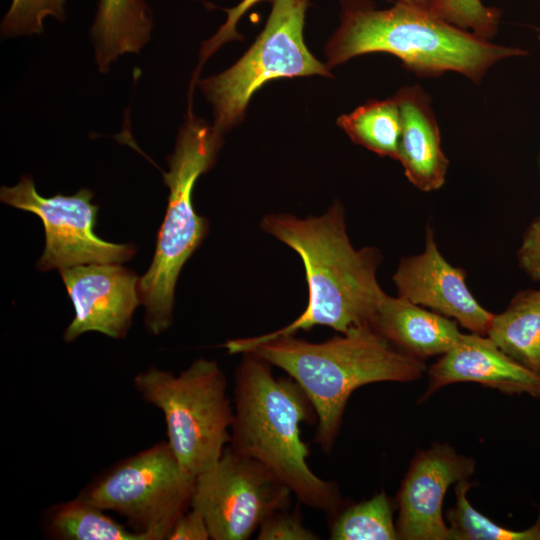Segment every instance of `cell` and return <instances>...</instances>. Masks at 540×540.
<instances>
[{
    "label": "cell",
    "mask_w": 540,
    "mask_h": 540,
    "mask_svg": "<svg viewBox=\"0 0 540 540\" xmlns=\"http://www.w3.org/2000/svg\"><path fill=\"white\" fill-rule=\"evenodd\" d=\"M394 98L400 109L398 161L406 178L424 192L440 189L449 167L430 95L418 84L403 86Z\"/></svg>",
    "instance_id": "obj_15"
},
{
    "label": "cell",
    "mask_w": 540,
    "mask_h": 540,
    "mask_svg": "<svg viewBox=\"0 0 540 540\" xmlns=\"http://www.w3.org/2000/svg\"><path fill=\"white\" fill-rule=\"evenodd\" d=\"M392 280L398 296L486 336L493 313L483 308L469 290L465 270L443 257L431 227L426 230L424 251L401 258Z\"/></svg>",
    "instance_id": "obj_13"
},
{
    "label": "cell",
    "mask_w": 540,
    "mask_h": 540,
    "mask_svg": "<svg viewBox=\"0 0 540 540\" xmlns=\"http://www.w3.org/2000/svg\"><path fill=\"white\" fill-rule=\"evenodd\" d=\"M520 268L535 282H540V215L526 228L517 252Z\"/></svg>",
    "instance_id": "obj_27"
},
{
    "label": "cell",
    "mask_w": 540,
    "mask_h": 540,
    "mask_svg": "<svg viewBox=\"0 0 540 540\" xmlns=\"http://www.w3.org/2000/svg\"><path fill=\"white\" fill-rule=\"evenodd\" d=\"M429 11L440 19L490 40L498 32L502 11L481 0H435Z\"/></svg>",
    "instance_id": "obj_23"
},
{
    "label": "cell",
    "mask_w": 540,
    "mask_h": 540,
    "mask_svg": "<svg viewBox=\"0 0 540 540\" xmlns=\"http://www.w3.org/2000/svg\"><path fill=\"white\" fill-rule=\"evenodd\" d=\"M87 188L74 195H40L31 176L23 175L12 187L2 186L0 200L12 207L37 215L45 230V247L37 269L59 271L93 263L121 264L130 260L136 248L132 244L105 241L94 232L98 205Z\"/></svg>",
    "instance_id": "obj_10"
},
{
    "label": "cell",
    "mask_w": 540,
    "mask_h": 540,
    "mask_svg": "<svg viewBox=\"0 0 540 540\" xmlns=\"http://www.w3.org/2000/svg\"><path fill=\"white\" fill-rule=\"evenodd\" d=\"M42 522L45 535L57 540H147L78 496L51 505Z\"/></svg>",
    "instance_id": "obj_19"
},
{
    "label": "cell",
    "mask_w": 540,
    "mask_h": 540,
    "mask_svg": "<svg viewBox=\"0 0 540 540\" xmlns=\"http://www.w3.org/2000/svg\"><path fill=\"white\" fill-rule=\"evenodd\" d=\"M332 540H396L393 504L384 491L340 510L330 525Z\"/></svg>",
    "instance_id": "obj_21"
},
{
    "label": "cell",
    "mask_w": 540,
    "mask_h": 540,
    "mask_svg": "<svg viewBox=\"0 0 540 540\" xmlns=\"http://www.w3.org/2000/svg\"><path fill=\"white\" fill-rule=\"evenodd\" d=\"M308 0H275L267 23L251 48L230 68L198 82L212 104L214 127L223 134L243 117L252 95L266 82L330 75L303 39Z\"/></svg>",
    "instance_id": "obj_8"
},
{
    "label": "cell",
    "mask_w": 540,
    "mask_h": 540,
    "mask_svg": "<svg viewBox=\"0 0 540 540\" xmlns=\"http://www.w3.org/2000/svg\"><path fill=\"white\" fill-rule=\"evenodd\" d=\"M259 540H316L320 537L307 528L298 511H276L258 529Z\"/></svg>",
    "instance_id": "obj_25"
},
{
    "label": "cell",
    "mask_w": 540,
    "mask_h": 540,
    "mask_svg": "<svg viewBox=\"0 0 540 540\" xmlns=\"http://www.w3.org/2000/svg\"><path fill=\"white\" fill-rule=\"evenodd\" d=\"M133 386L163 413L167 442L189 473L197 476L221 458L230 443L234 406L216 361L199 358L178 375L151 367L135 376Z\"/></svg>",
    "instance_id": "obj_6"
},
{
    "label": "cell",
    "mask_w": 540,
    "mask_h": 540,
    "mask_svg": "<svg viewBox=\"0 0 540 540\" xmlns=\"http://www.w3.org/2000/svg\"><path fill=\"white\" fill-rule=\"evenodd\" d=\"M475 460L448 444L419 450L410 462L396 502V527L403 540H449L443 499L450 485L469 479Z\"/></svg>",
    "instance_id": "obj_11"
},
{
    "label": "cell",
    "mask_w": 540,
    "mask_h": 540,
    "mask_svg": "<svg viewBox=\"0 0 540 540\" xmlns=\"http://www.w3.org/2000/svg\"><path fill=\"white\" fill-rule=\"evenodd\" d=\"M341 23L327 45L329 66L368 53H387L420 77L459 73L479 84L499 61L528 54L494 44L402 3L377 9L369 0H341Z\"/></svg>",
    "instance_id": "obj_4"
},
{
    "label": "cell",
    "mask_w": 540,
    "mask_h": 540,
    "mask_svg": "<svg viewBox=\"0 0 540 540\" xmlns=\"http://www.w3.org/2000/svg\"><path fill=\"white\" fill-rule=\"evenodd\" d=\"M486 336L507 356L540 376V289L517 292L493 314Z\"/></svg>",
    "instance_id": "obj_18"
},
{
    "label": "cell",
    "mask_w": 540,
    "mask_h": 540,
    "mask_svg": "<svg viewBox=\"0 0 540 540\" xmlns=\"http://www.w3.org/2000/svg\"><path fill=\"white\" fill-rule=\"evenodd\" d=\"M64 4L65 0H13L2 20L1 33L4 37L41 34L46 16L64 20Z\"/></svg>",
    "instance_id": "obj_24"
},
{
    "label": "cell",
    "mask_w": 540,
    "mask_h": 540,
    "mask_svg": "<svg viewBox=\"0 0 540 540\" xmlns=\"http://www.w3.org/2000/svg\"><path fill=\"white\" fill-rule=\"evenodd\" d=\"M265 0H242L235 7L227 10V19L224 24L218 29L216 34L202 44L200 50V64L197 68V73L201 65L223 44L231 40L237 39L239 34L236 27L241 17L254 5ZM275 1V0H270Z\"/></svg>",
    "instance_id": "obj_26"
},
{
    "label": "cell",
    "mask_w": 540,
    "mask_h": 540,
    "mask_svg": "<svg viewBox=\"0 0 540 540\" xmlns=\"http://www.w3.org/2000/svg\"><path fill=\"white\" fill-rule=\"evenodd\" d=\"M474 382L508 394H527L540 399V376L525 369L487 336L462 334L448 352L431 365L428 385L419 402L444 386Z\"/></svg>",
    "instance_id": "obj_14"
},
{
    "label": "cell",
    "mask_w": 540,
    "mask_h": 540,
    "mask_svg": "<svg viewBox=\"0 0 540 540\" xmlns=\"http://www.w3.org/2000/svg\"><path fill=\"white\" fill-rule=\"evenodd\" d=\"M230 354L252 353L287 373L316 412L314 441L329 452L339 434L346 404L358 388L378 382H411L426 371L416 358L363 327L313 343L294 335L263 334L223 344Z\"/></svg>",
    "instance_id": "obj_1"
},
{
    "label": "cell",
    "mask_w": 540,
    "mask_h": 540,
    "mask_svg": "<svg viewBox=\"0 0 540 540\" xmlns=\"http://www.w3.org/2000/svg\"><path fill=\"white\" fill-rule=\"evenodd\" d=\"M468 480L456 483V503L446 513L449 540H540V512L536 522L527 529L517 531L502 527L471 505L467 498L471 487Z\"/></svg>",
    "instance_id": "obj_22"
},
{
    "label": "cell",
    "mask_w": 540,
    "mask_h": 540,
    "mask_svg": "<svg viewBox=\"0 0 540 540\" xmlns=\"http://www.w3.org/2000/svg\"><path fill=\"white\" fill-rule=\"evenodd\" d=\"M271 364L243 353L234 385V421L229 447L264 465L304 505L333 518L342 507L335 482L309 467L302 423L316 424L312 403L291 378H276Z\"/></svg>",
    "instance_id": "obj_3"
},
{
    "label": "cell",
    "mask_w": 540,
    "mask_h": 540,
    "mask_svg": "<svg viewBox=\"0 0 540 540\" xmlns=\"http://www.w3.org/2000/svg\"><path fill=\"white\" fill-rule=\"evenodd\" d=\"M350 139L382 157L398 159L401 137L400 109L394 96L369 100L338 118Z\"/></svg>",
    "instance_id": "obj_20"
},
{
    "label": "cell",
    "mask_w": 540,
    "mask_h": 540,
    "mask_svg": "<svg viewBox=\"0 0 540 540\" xmlns=\"http://www.w3.org/2000/svg\"><path fill=\"white\" fill-rule=\"evenodd\" d=\"M261 228L300 256L308 286L303 313L269 335H295L314 326H327L339 334L372 327L385 294L376 276L382 256L375 247H353L340 203L322 215L303 219L288 213L267 214Z\"/></svg>",
    "instance_id": "obj_2"
},
{
    "label": "cell",
    "mask_w": 540,
    "mask_h": 540,
    "mask_svg": "<svg viewBox=\"0 0 540 540\" xmlns=\"http://www.w3.org/2000/svg\"><path fill=\"white\" fill-rule=\"evenodd\" d=\"M458 323L400 296L384 294L372 328L402 351L425 360L443 355L459 341Z\"/></svg>",
    "instance_id": "obj_16"
},
{
    "label": "cell",
    "mask_w": 540,
    "mask_h": 540,
    "mask_svg": "<svg viewBox=\"0 0 540 540\" xmlns=\"http://www.w3.org/2000/svg\"><path fill=\"white\" fill-rule=\"evenodd\" d=\"M195 481L168 442L160 441L111 466L78 497L121 515L147 540H167L175 521L191 508Z\"/></svg>",
    "instance_id": "obj_7"
},
{
    "label": "cell",
    "mask_w": 540,
    "mask_h": 540,
    "mask_svg": "<svg viewBox=\"0 0 540 540\" xmlns=\"http://www.w3.org/2000/svg\"><path fill=\"white\" fill-rule=\"evenodd\" d=\"M292 492L260 462L226 447L196 476L191 508L204 518L213 540H247Z\"/></svg>",
    "instance_id": "obj_9"
},
{
    "label": "cell",
    "mask_w": 540,
    "mask_h": 540,
    "mask_svg": "<svg viewBox=\"0 0 540 540\" xmlns=\"http://www.w3.org/2000/svg\"><path fill=\"white\" fill-rule=\"evenodd\" d=\"M210 532L203 516L190 508L178 517L167 540H208Z\"/></svg>",
    "instance_id": "obj_28"
},
{
    "label": "cell",
    "mask_w": 540,
    "mask_h": 540,
    "mask_svg": "<svg viewBox=\"0 0 540 540\" xmlns=\"http://www.w3.org/2000/svg\"><path fill=\"white\" fill-rule=\"evenodd\" d=\"M59 272L75 310L63 335L66 342L90 331L115 339L126 336L141 305L139 278L133 271L117 263H93Z\"/></svg>",
    "instance_id": "obj_12"
},
{
    "label": "cell",
    "mask_w": 540,
    "mask_h": 540,
    "mask_svg": "<svg viewBox=\"0 0 540 540\" xmlns=\"http://www.w3.org/2000/svg\"><path fill=\"white\" fill-rule=\"evenodd\" d=\"M429 10L435 0H387Z\"/></svg>",
    "instance_id": "obj_29"
},
{
    "label": "cell",
    "mask_w": 540,
    "mask_h": 540,
    "mask_svg": "<svg viewBox=\"0 0 540 540\" xmlns=\"http://www.w3.org/2000/svg\"><path fill=\"white\" fill-rule=\"evenodd\" d=\"M221 143L222 134L194 116L189 107L174 151L167 158L169 171L163 173L169 197L154 257L147 272L139 278L145 325L154 335L170 327L179 274L208 233L207 219L194 208L193 189L199 176L214 164Z\"/></svg>",
    "instance_id": "obj_5"
},
{
    "label": "cell",
    "mask_w": 540,
    "mask_h": 540,
    "mask_svg": "<svg viewBox=\"0 0 540 540\" xmlns=\"http://www.w3.org/2000/svg\"><path fill=\"white\" fill-rule=\"evenodd\" d=\"M153 19L144 0H99L91 28L95 62L102 73L126 53H139L150 40Z\"/></svg>",
    "instance_id": "obj_17"
}]
</instances>
